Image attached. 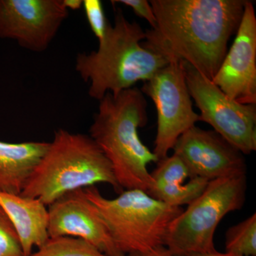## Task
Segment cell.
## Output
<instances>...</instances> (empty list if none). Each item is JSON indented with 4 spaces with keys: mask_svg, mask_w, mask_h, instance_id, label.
I'll return each instance as SVG.
<instances>
[{
    "mask_svg": "<svg viewBox=\"0 0 256 256\" xmlns=\"http://www.w3.org/2000/svg\"><path fill=\"white\" fill-rule=\"evenodd\" d=\"M247 0H151L156 28L143 45L212 80L236 33Z\"/></svg>",
    "mask_w": 256,
    "mask_h": 256,
    "instance_id": "cell-1",
    "label": "cell"
},
{
    "mask_svg": "<svg viewBox=\"0 0 256 256\" xmlns=\"http://www.w3.org/2000/svg\"><path fill=\"white\" fill-rule=\"evenodd\" d=\"M148 102L136 87L99 101L89 136L110 162L114 178L122 190L148 193L152 185L148 165L160 161L143 144L138 129L148 122Z\"/></svg>",
    "mask_w": 256,
    "mask_h": 256,
    "instance_id": "cell-2",
    "label": "cell"
},
{
    "mask_svg": "<svg viewBox=\"0 0 256 256\" xmlns=\"http://www.w3.org/2000/svg\"><path fill=\"white\" fill-rule=\"evenodd\" d=\"M144 40L146 31L140 25L130 22L118 10L114 25H109L98 50L79 54L76 58V70L88 82L90 98L100 101L108 92L118 95L149 80L171 62L144 46Z\"/></svg>",
    "mask_w": 256,
    "mask_h": 256,
    "instance_id": "cell-3",
    "label": "cell"
},
{
    "mask_svg": "<svg viewBox=\"0 0 256 256\" xmlns=\"http://www.w3.org/2000/svg\"><path fill=\"white\" fill-rule=\"evenodd\" d=\"M98 183L108 184L119 194L124 191L110 162L89 134L58 129L20 194L50 206L66 194Z\"/></svg>",
    "mask_w": 256,
    "mask_h": 256,
    "instance_id": "cell-4",
    "label": "cell"
},
{
    "mask_svg": "<svg viewBox=\"0 0 256 256\" xmlns=\"http://www.w3.org/2000/svg\"><path fill=\"white\" fill-rule=\"evenodd\" d=\"M84 192L124 255L165 246L170 224L184 210L154 200L142 190H124L111 200L95 186Z\"/></svg>",
    "mask_w": 256,
    "mask_h": 256,
    "instance_id": "cell-5",
    "label": "cell"
},
{
    "mask_svg": "<svg viewBox=\"0 0 256 256\" xmlns=\"http://www.w3.org/2000/svg\"><path fill=\"white\" fill-rule=\"evenodd\" d=\"M246 174L216 178L172 220L165 246L174 256L216 252L214 234L225 216L242 210L246 201Z\"/></svg>",
    "mask_w": 256,
    "mask_h": 256,
    "instance_id": "cell-6",
    "label": "cell"
},
{
    "mask_svg": "<svg viewBox=\"0 0 256 256\" xmlns=\"http://www.w3.org/2000/svg\"><path fill=\"white\" fill-rule=\"evenodd\" d=\"M141 92L156 106L158 128L153 153L162 160L168 156L180 136L200 121L193 109L183 62L171 60L144 82Z\"/></svg>",
    "mask_w": 256,
    "mask_h": 256,
    "instance_id": "cell-7",
    "label": "cell"
},
{
    "mask_svg": "<svg viewBox=\"0 0 256 256\" xmlns=\"http://www.w3.org/2000/svg\"><path fill=\"white\" fill-rule=\"evenodd\" d=\"M185 78L192 99L200 111V121L244 154L256 150V106L244 105L226 95L212 80L183 62Z\"/></svg>",
    "mask_w": 256,
    "mask_h": 256,
    "instance_id": "cell-8",
    "label": "cell"
},
{
    "mask_svg": "<svg viewBox=\"0 0 256 256\" xmlns=\"http://www.w3.org/2000/svg\"><path fill=\"white\" fill-rule=\"evenodd\" d=\"M68 16L63 0H0V38L43 52Z\"/></svg>",
    "mask_w": 256,
    "mask_h": 256,
    "instance_id": "cell-9",
    "label": "cell"
},
{
    "mask_svg": "<svg viewBox=\"0 0 256 256\" xmlns=\"http://www.w3.org/2000/svg\"><path fill=\"white\" fill-rule=\"evenodd\" d=\"M172 150L192 178L210 182L247 173L244 154L214 130L194 126L180 136Z\"/></svg>",
    "mask_w": 256,
    "mask_h": 256,
    "instance_id": "cell-10",
    "label": "cell"
},
{
    "mask_svg": "<svg viewBox=\"0 0 256 256\" xmlns=\"http://www.w3.org/2000/svg\"><path fill=\"white\" fill-rule=\"evenodd\" d=\"M212 82L232 100L256 105V16L246 1L233 44Z\"/></svg>",
    "mask_w": 256,
    "mask_h": 256,
    "instance_id": "cell-11",
    "label": "cell"
},
{
    "mask_svg": "<svg viewBox=\"0 0 256 256\" xmlns=\"http://www.w3.org/2000/svg\"><path fill=\"white\" fill-rule=\"evenodd\" d=\"M50 238L82 239L107 256H126L114 245L107 227L82 190L69 192L48 206Z\"/></svg>",
    "mask_w": 256,
    "mask_h": 256,
    "instance_id": "cell-12",
    "label": "cell"
},
{
    "mask_svg": "<svg viewBox=\"0 0 256 256\" xmlns=\"http://www.w3.org/2000/svg\"><path fill=\"white\" fill-rule=\"evenodd\" d=\"M150 173L153 184L148 194L172 206L188 205L204 191L210 182L192 178L184 163L173 154L160 160Z\"/></svg>",
    "mask_w": 256,
    "mask_h": 256,
    "instance_id": "cell-13",
    "label": "cell"
},
{
    "mask_svg": "<svg viewBox=\"0 0 256 256\" xmlns=\"http://www.w3.org/2000/svg\"><path fill=\"white\" fill-rule=\"evenodd\" d=\"M0 206L14 226L24 256H30L34 247L50 238L48 208L38 198L0 192Z\"/></svg>",
    "mask_w": 256,
    "mask_h": 256,
    "instance_id": "cell-14",
    "label": "cell"
},
{
    "mask_svg": "<svg viewBox=\"0 0 256 256\" xmlns=\"http://www.w3.org/2000/svg\"><path fill=\"white\" fill-rule=\"evenodd\" d=\"M50 142L0 141V192L20 194Z\"/></svg>",
    "mask_w": 256,
    "mask_h": 256,
    "instance_id": "cell-15",
    "label": "cell"
},
{
    "mask_svg": "<svg viewBox=\"0 0 256 256\" xmlns=\"http://www.w3.org/2000/svg\"><path fill=\"white\" fill-rule=\"evenodd\" d=\"M226 252L256 256V214L230 227L225 234Z\"/></svg>",
    "mask_w": 256,
    "mask_h": 256,
    "instance_id": "cell-16",
    "label": "cell"
},
{
    "mask_svg": "<svg viewBox=\"0 0 256 256\" xmlns=\"http://www.w3.org/2000/svg\"><path fill=\"white\" fill-rule=\"evenodd\" d=\"M30 256H107L82 239L70 236L50 238Z\"/></svg>",
    "mask_w": 256,
    "mask_h": 256,
    "instance_id": "cell-17",
    "label": "cell"
},
{
    "mask_svg": "<svg viewBox=\"0 0 256 256\" xmlns=\"http://www.w3.org/2000/svg\"><path fill=\"white\" fill-rule=\"evenodd\" d=\"M0 256H24L14 226L0 206Z\"/></svg>",
    "mask_w": 256,
    "mask_h": 256,
    "instance_id": "cell-18",
    "label": "cell"
},
{
    "mask_svg": "<svg viewBox=\"0 0 256 256\" xmlns=\"http://www.w3.org/2000/svg\"><path fill=\"white\" fill-rule=\"evenodd\" d=\"M82 6L92 32L98 42L102 41L110 25L106 18L102 2L100 0H84Z\"/></svg>",
    "mask_w": 256,
    "mask_h": 256,
    "instance_id": "cell-19",
    "label": "cell"
},
{
    "mask_svg": "<svg viewBox=\"0 0 256 256\" xmlns=\"http://www.w3.org/2000/svg\"><path fill=\"white\" fill-rule=\"evenodd\" d=\"M112 4H120L129 6L134 14L139 18H144L151 26V28H156V18L150 3L146 0H114L111 1Z\"/></svg>",
    "mask_w": 256,
    "mask_h": 256,
    "instance_id": "cell-20",
    "label": "cell"
},
{
    "mask_svg": "<svg viewBox=\"0 0 256 256\" xmlns=\"http://www.w3.org/2000/svg\"><path fill=\"white\" fill-rule=\"evenodd\" d=\"M126 256H174L166 246H160L149 252H132Z\"/></svg>",
    "mask_w": 256,
    "mask_h": 256,
    "instance_id": "cell-21",
    "label": "cell"
},
{
    "mask_svg": "<svg viewBox=\"0 0 256 256\" xmlns=\"http://www.w3.org/2000/svg\"><path fill=\"white\" fill-rule=\"evenodd\" d=\"M63 2L67 10H78L82 6L84 0H63Z\"/></svg>",
    "mask_w": 256,
    "mask_h": 256,
    "instance_id": "cell-22",
    "label": "cell"
},
{
    "mask_svg": "<svg viewBox=\"0 0 256 256\" xmlns=\"http://www.w3.org/2000/svg\"><path fill=\"white\" fill-rule=\"evenodd\" d=\"M188 256H238L234 255V254H228V252H217L216 250L213 252H210V254H191Z\"/></svg>",
    "mask_w": 256,
    "mask_h": 256,
    "instance_id": "cell-23",
    "label": "cell"
}]
</instances>
